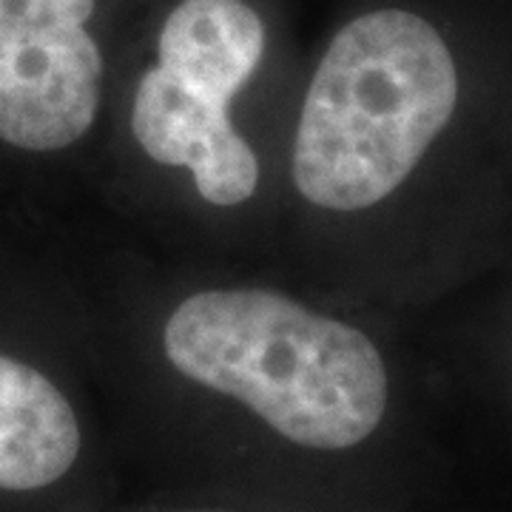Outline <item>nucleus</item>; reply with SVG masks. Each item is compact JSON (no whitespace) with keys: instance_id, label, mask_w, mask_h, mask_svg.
I'll use <instances>...</instances> for the list:
<instances>
[{"instance_id":"f03ea898","label":"nucleus","mask_w":512,"mask_h":512,"mask_svg":"<svg viewBox=\"0 0 512 512\" xmlns=\"http://www.w3.org/2000/svg\"><path fill=\"white\" fill-rule=\"evenodd\" d=\"M305 49L296 0H143L86 208L168 254L268 265Z\"/></svg>"},{"instance_id":"7ed1b4c3","label":"nucleus","mask_w":512,"mask_h":512,"mask_svg":"<svg viewBox=\"0 0 512 512\" xmlns=\"http://www.w3.org/2000/svg\"><path fill=\"white\" fill-rule=\"evenodd\" d=\"M126 473L52 217L0 205V512H97Z\"/></svg>"},{"instance_id":"f257e3e1","label":"nucleus","mask_w":512,"mask_h":512,"mask_svg":"<svg viewBox=\"0 0 512 512\" xmlns=\"http://www.w3.org/2000/svg\"><path fill=\"white\" fill-rule=\"evenodd\" d=\"M126 484L285 512H421L427 439L396 313L271 265L55 214Z\"/></svg>"},{"instance_id":"20e7f679","label":"nucleus","mask_w":512,"mask_h":512,"mask_svg":"<svg viewBox=\"0 0 512 512\" xmlns=\"http://www.w3.org/2000/svg\"><path fill=\"white\" fill-rule=\"evenodd\" d=\"M143 0H0V205L86 208L117 57Z\"/></svg>"},{"instance_id":"423d86ee","label":"nucleus","mask_w":512,"mask_h":512,"mask_svg":"<svg viewBox=\"0 0 512 512\" xmlns=\"http://www.w3.org/2000/svg\"><path fill=\"white\" fill-rule=\"evenodd\" d=\"M507 399H510V407H512V365H510V393H507Z\"/></svg>"},{"instance_id":"39448f33","label":"nucleus","mask_w":512,"mask_h":512,"mask_svg":"<svg viewBox=\"0 0 512 512\" xmlns=\"http://www.w3.org/2000/svg\"><path fill=\"white\" fill-rule=\"evenodd\" d=\"M97 512H285L274 507H259L248 501L214 498V495L185 493H134L117 498L114 504Z\"/></svg>"}]
</instances>
